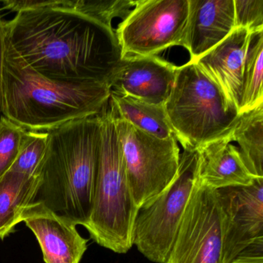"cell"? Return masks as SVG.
Returning <instances> with one entry per match:
<instances>
[{"mask_svg": "<svg viewBox=\"0 0 263 263\" xmlns=\"http://www.w3.org/2000/svg\"><path fill=\"white\" fill-rule=\"evenodd\" d=\"M136 4L134 0H64L60 7L81 13L112 28V21H124Z\"/></svg>", "mask_w": 263, "mask_h": 263, "instance_id": "cell-20", "label": "cell"}, {"mask_svg": "<svg viewBox=\"0 0 263 263\" xmlns=\"http://www.w3.org/2000/svg\"><path fill=\"white\" fill-rule=\"evenodd\" d=\"M4 115L27 132H49L70 121L97 116L110 96L102 84L53 82L35 71L6 37Z\"/></svg>", "mask_w": 263, "mask_h": 263, "instance_id": "cell-3", "label": "cell"}, {"mask_svg": "<svg viewBox=\"0 0 263 263\" xmlns=\"http://www.w3.org/2000/svg\"><path fill=\"white\" fill-rule=\"evenodd\" d=\"M187 23L179 46L195 62L235 28L234 0H189Z\"/></svg>", "mask_w": 263, "mask_h": 263, "instance_id": "cell-13", "label": "cell"}, {"mask_svg": "<svg viewBox=\"0 0 263 263\" xmlns=\"http://www.w3.org/2000/svg\"><path fill=\"white\" fill-rule=\"evenodd\" d=\"M6 32L4 22L0 18V116L4 115V64L5 54Z\"/></svg>", "mask_w": 263, "mask_h": 263, "instance_id": "cell-26", "label": "cell"}, {"mask_svg": "<svg viewBox=\"0 0 263 263\" xmlns=\"http://www.w3.org/2000/svg\"><path fill=\"white\" fill-rule=\"evenodd\" d=\"M47 132L26 130L17 158L9 171L36 177L47 148Z\"/></svg>", "mask_w": 263, "mask_h": 263, "instance_id": "cell-21", "label": "cell"}, {"mask_svg": "<svg viewBox=\"0 0 263 263\" xmlns=\"http://www.w3.org/2000/svg\"><path fill=\"white\" fill-rule=\"evenodd\" d=\"M98 116L101 127L98 177L91 214L84 227L99 246L127 253L133 246L134 224L139 209L130 192L108 101Z\"/></svg>", "mask_w": 263, "mask_h": 263, "instance_id": "cell-4", "label": "cell"}, {"mask_svg": "<svg viewBox=\"0 0 263 263\" xmlns=\"http://www.w3.org/2000/svg\"><path fill=\"white\" fill-rule=\"evenodd\" d=\"M33 202L85 226L93 208L101 127L98 115L70 121L47 132Z\"/></svg>", "mask_w": 263, "mask_h": 263, "instance_id": "cell-2", "label": "cell"}, {"mask_svg": "<svg viewBox=\"0 0 263 263\" xmlns=\"http://www.w3.org/2000/svg\"><path fill=\"white\" fill-rule=\"evenodd\" d=\"M108 103L118 118L141 132L161 139L175 136L164 105L149 104L113 93H110Z\"/></svg>", "mask_w": 263, "mask_h": 263, "instance_id": "cell-17", "label": "cell"}, {"mask_svg": "<svg viewBox=\"0 0 263 263\" xmlns=\"http://www.w3.org/2000/svg\"><path fill=\"white\" fill-rule=\"evenodd\" d=\"M164 106L174 135L184 148L200 149L231 135L240 115L222 90L192 61L177 69Z\"/></svg>", "mask_w": 263, "mask_h": 263, "instance_id": "cell-5", "label": "cell"}, {"mask_svg": "<svg viewBox=\"0 0 263 263\" xmlns=\"http://www.w3.org/2000/svg\"><path fill=\"white\" fill-rule=\"evenodd\" d=\"M178 67L157 56L125 57L110 81V93L164 105Z\"/></svg>", "mask_w": 263, "mask_h": 263, "instance_id": "cell-11", "label": "cell"}, {"mask_svg": "<svg viewBox=\"0 0 263 263\" xmlns=\"http://www.w3.org/2000/svg\"><path fill=\"white\" fill-rule=\"evenodd\" d=\"M222 213L223 263H232L242 252L263 239V178L249 186L217 190Z\"/></svg>", "mask_w": 263, "mask_h": 263, "instance_id": "cell-10", "label": "cell"}, {"mask_svg": "<svg viewBox=\"0 0 263 263\" xmlns=\"http://www.w3.org/2000/svg\"><path fill=\"white\" fill-rule=\"evenodd\" d=\"M189 10V0H137L115 32L123 58L156 56L179 46Z\"/></svg>", "mask_w": 263, "mask_h": 263, "instance_id": "cell-8", "label": "cell"}, {"mask_svg": "<svg viewBox=\"0 0 263 263\" xmlns=\"http://www.w3.org/2000/svg\"><path fill=\"white\" fill-rule=\"evenodd\" d=\"M26 130L0 116V177L7 173L17 158Z\"/></svg>", "mask_w": 263, "mask_h": 263, "instance_id": "cell-22", "label": "cell"}, {"mask_svg": "<svg viewBox=\"0 0 263 263\" xmlns=\"http://www.w3.org/2000/svg\"><path fill=\"white\" fill-rule=\"evenodd\" d=\"M198 149L184 147L176 176L156 198L138 211L132 242L149 261L167 263L184 209L199 176Z\"/></svg>", "mask_w": 263, "mask_h": 263, "instance_id": "cell-6", "label": "cell"}, {"mask_svg": "<svg viewBox=\"0 0 263 263\" xmlns=\"http://www.w3.org/2000/svg\"><path fill=\"white\" fill-rule=\"evenodd\" d=\"M231 135L198 149L201 155L199 181L203 185L218 190L251 185L256 178H259L249 172L238 147L231 144Z\"/></svg>", "mask_w": 263, "mask_h": 263, "instance_id": "cell-15", "label": "cell"}, {"mask_svg": "<svg viewBox=\"0 0 263 263\" xmlns=\"http://www.w3.org/2000/svg\"><path fill=\"white\" fill-rule=\"evenodd\" d=\"M109 104V103H108ZM110 111L122 150L126 173L138 209L162 193L175 179L180 148L175 136L161 139L141 132Z\"/></svg>", "mask_w": 263, "mask_h": 263, "instance_id": "cell-7", "label": "cell"}, {"mask_svg": "<svg viewBox=\"0 0 263 263\" xmlns=\"http://www.w3.org/2000/svg\"><path fill=\"white\" fill-rule=\"evenodd\" d=\"M4 27L16 53L53 82L110 87L123 59L113 28L60 6L21 12Z\"/></svg>", "mask_w": 263, "mask_h": 263, "instance_id": "cell-1", "label": "cell"}, {"mask_svg": "<svg viewBox=\"0 0 263 263\" xmlns=\"http://www.w3.org/2000/svg\"><path fill=\"white\" fill-rule=\"evenodd\" d=\"M263 30L251 33L242 72V101L239 114L263 104Z\"/></svg>", "mask_w": 263, "mask_h": 263, "instance_id": "cell-19", "label": "cell"}, {"mask_svg": "<svg viewBox=\"0 0 263 263\" xmlns=\"http://www.w3.org/2000/svg\"><path fill=\"white\" fill-rule=\"evenodd\" d=\"M232 263H263V239L246 248Z\"/></svg>", "mask_w": 263, "mask_h": 263, "instance_id": "cell-25", "label": "cell"}, {"mask_svg": "<svg viewBox=\"0 0 263 263\" xmlns=\"http://www.w3.org/2000/svg\"><path fill=\"white\" fill-rule=\"evenodd\" d=\"M235 28L263 30V0H234Z\"/></svg>", "mask_w": 263, "mask_h": 263, "instance_id": "cell-23", "label": "cell"}, {"mask_svg": "<svg viewBox=\"0 0 263 263\" xmlns=\"http://www.w3.org/2000/svg\"><path fill=\"white\" fill-rule=\"evenodd\" d=\"M22 221L36 236L46 263H80L82 259L88 239L80 235L70 220L43 203L33 202L23 212Z\"/></svg>", "mask_w": 263, "mask_h": 263, "instance_id": "cell-12", "label": "cell"}, {"mask_svg": "<svg viewBox=\"0 0 263 263\" xmlns=\"http://www.w3.org/2000/svg\"><path fill=\"white\" fill-rule=\"evenodd\" d=\"M37 177L8 171L0 177V238L4 239L21 222V215L34 201Z\"/></svg>", "mask_w": 263, "mask_h": 263, "instance_id": "cell-16", "label": "cell"}, {"mask_svg": "<svg viewBox=\"0 0 263 263\" xmlns=\"http://www.w3.org/2000/svg\"><path fill=\"white\" fill-rule=\"evenodd\" d=\"M250 34L247 29L235 28L224 41L195 61L238 111L242 101L243 66Z\"/></svg>", "mask_w": 263, "mask_h": 263, "instance_id": "cell-14", "label": "cell"}, {"mask_svg": "<svg viewBox=\"0 0 263 263\" xmlns=\"http://www.w3.org/2000/svg\"><path fill=\"white\" fill-rule=\"evenodd\" d=\"M231 136L249 172L263 178V104L241 114Z\"/></svg>", "mask_w": 263, "mask_h": 263, "instance_id": "cell-18", "label": "cell"}, {"mask_svg": "<svg viewBox=\"0 0 263 263\" xmlns=\"http://www.w3.org/2000/svg\"><path fill=\"white\" fill-rule=\"evenodd\" d=\"M224 234L218 192L200 183L189 197L167 263H223Z\"/></svg>", "mask_w": 263, "mask_h": 263, "instance_id": "cell-9", "label": "cell"}, {"mask_svg": "<svg viewBox=\"0 0 263 263\" xmlns=\"http://www.w3.org/2000/svg\"><path fill=\"white\" fill-rule=\"evenodd\" d=\"M4 10H10L15 13H21L27 10H37L47 7H55L60 6L61 1L57 0H47V1H36V0H17V1H3Z\"/></svg>", "mask_w": 263, "mask_h": 263, "instance_id": "cell-24", "label": "cell"}]
</instances>
